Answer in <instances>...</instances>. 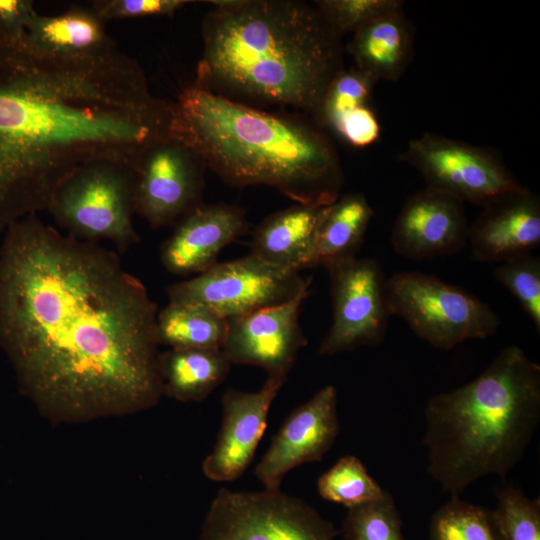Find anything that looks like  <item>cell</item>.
<instances>
[{
  "mask_svg": "<svg viewBox=\"0 0 540 540\" xmlns=\"http://www.w3.org/2000/svg\"><path fill=\"white\" fill-rule=\"evenodd\" d=\"M317 490L323 499L348 509L378 500L387 492L353 455L341 457L323 473L318 479Z\"/></svg>",
  "mask_w": 540,
  "mask_h": 540,
  "instance_id": "obj_26",
  "label": "cell"
},
{
  "mask_svg": "<svg viewBox=\"0 0 540 540\" xmlns=\"http://www.w3.org/2000/svg\"><path fill=\"white\" fill-rule=\"evenodd\" d=\"M328 207L297 204L269 215L254 230L249 254L270 265L300 272Z\"/></svg>",
  "mask_w": 540,
  "mask_h": 540,
  "instance_id": "obj_20",
  "label": "cell"
},
{
  "mask_svg": "<svg viewBox=\"0 0 540 540\" xmlns=\"http://www.w3.org/2000/svg\"><path fill=\"white\" fill-rule=\"evenodd\" d=\"M342 533L345 540H404L391 494L386 492L378 500L349 508Z\"/></svg>",
  "mask_w": 540,
  "mask_h": 540,
  "instance_id": "obj_28",
  "label": "cell"
},
{
  "mask_svg": "<svg viewBox=\"0 0 540 540\" xmlns=\"http://www.w3.org/2000/svg\"><path fill=\"white\" fill-rule=\"evenodd\" d=\"M308 296L228 319L222 350L231 365L257 366L268 376L286 379L307 344L299 312Z\"/></svg>",
  "mask_w": 540,
  "mask_h": 540,
  "instance_id": "obj_13",
  "label": "cell"
},
{
  "mask_svg": "<svg viewBox=\"0 0 540 540\" xmlns=\"http://www.w3.org/2000/svg\"><path fill=\"white\" fill-rule=\"evenodd\" d=\"M249 228L245 212L234 205H200L183 217L161 249V261L176 275L200 274L217 260L220 251Z\"/></svg>",
  "mask_w": 540,
  "mask_h": 540,
  "instance_id": "obj_18",
  "label": "cell"
},
{
  "mask_svg": "<svg viewBox=\"0 0 540 540\" xmlns=\"http://www.w3.org/2000/svg\"><path fill=\"white\" fill-rule=\"evenodd\" d=\"M226 332L227 319L197 303L169 301L158 311V342L171 348L222 349Z\"/></svg>",
  "mask_w": 540,
  "mask_h": 540,
  "instance_id": "obj_24",
  "label": "cell"
},
{
  "mask_svg": "<svg viewBox=\"0 0 540 540\" xmlns=\"http://www.w3.org/2000/svg\"><path fill=\"white\" fill-rule=\"evenodd\" d=\"M412 30L402 9L382 14L353 33L346 49L358 70L375 81H397L412 55Z\"/></svg>",
  "mask_w": 540,
  "mask_h": 540,
  "instance_id": "obj_21",
  "label": "cell"
},
{
  "mask_svg": "<svg viewBox=\"0 0 540 540\" xmlns=\"http://www.w3.org/2000/svg\"><path fill=\"white\" fill-rule=\"evenodd\" d=\"M482 208L469 226L468 243L476 261L501 263L540 245V200L526 187Z\"/></svg>",
  "mask_w": 540,
  "mask_h": 540,
  "instance_id": "obj_17",
  "label": "cell"
},
{
  "mask_svg": "<svg viewBox=\"0 0 540 540\" xmlns=\"http://www.w3.org/2000/svg\"><path fill=\"white\" fill-rule=\"evenodd\" d=\"M206 165L173 134L139 158L134 168L135 211L154 228L178 223L201 205Z\"/></svg>",
  "mask_w": 540,
  "mask_h": 540,
  "instance_id": "obj_12",
  "label": "cell"
},
{
  "mask_svg": "<svg viewBox=\"0 0 540 540\" xmlns=\"http://www.w3.org/2000/svg\"><path fill=\"white\" fill-rule=\"evenodd\" d=\"M430 540H504L493 510L451 495L432 516Z\"/></svg>",
  "mask_w": 540,
  "mask_h": 540,
  "instance_id": "obj_25",
  "label": "cell"
},
{
  "mask_svg": "<svg viewBox=\"0 0 540 540\" xmlns=\"http://www.w3.org/2000/svg\"><path fill=\"white\" fill-rule=\"evenodd\" d=\"M332 131L351 146L364 148L379 139L380 124L374 111L367 105L344 116Z\"/></svg>",
  "mask_w": 540,
  "mask_h": 540,
  "instance_id": "obj_33",
  "label": "cell"
},
{
  "mask_svg": "<svg viewBox=\"0 0 540 540\" xmlns=\"http://www.w3.org/2000/svg\"><path fill=\"white\" fill-rule=\"evenodd\" d=\"M172 124L173 104L152 95L139 63L122 51L70 60L35 49L25 31L0 27V222L48 207L85 163L134 170L147 148L172 135Z\"/></svg>",
  "mask_w": 540,
  "mask_h": 540,
  "instance_id": "obj_2",
  "label": "cell"
},
{
  "mask_svg": "<svg viewBox=\"0 0 540 540\" xmlns=\"http://www.w3.org/2000/svg\"><path fill=\"white\" fill-rule=\"evenodd\" d=\"M338 432L337 390L327 385L287 417L256 465V478L264 489L280 490L285 474L304 463L320 461Z\"/></svg>",
  "mask_w": 540,
  "mask_h": 540,
  "instance_id": "obj_14",
  "label": "cell"
},
{
  "mask_svg": "<svg viewBox=\"0 0 540 540\" xmlns=\"http://www.w3.org/2000/svg\"><path fill=\"white\" fill-rule=\"evenodd\" d=\"M231 363L222 349L171 348L159 355L163 393L180 401H201L227 377Z\"/></svg>",
  "mask_w": 540,
  "mask_h": 540,
  "instance_id": "obj_23",
  "label": "cell"
},
{
  "mask_svg": "<svg viewBox=\"0 0 540 540\" xmlns=\"http://www.w3.org/2000/svg\"><path fill=\"white\" fill-rule=\"evenodd\" d=\"M332 32L341 38L355 33L372 19L402 9L400 0H319L314 2Z\"/></svg>",
  "mask_w": 540,
  "mask_h": 540,
  "instance_id": "obj_31",
  "label": "cell"
},
{
  "mask_svg": "<svg viewBox=\"0 0 540 540\" xmlns=\"http://www.w3.org/2000/svg\"><path fill=\"white\" fill-rule=\"evenodd\" d=\"M325 268L330 277L333 316L318 355L332 356L379 344L391 317L387 278L379 262L356 257Z\"/></svg>",
  "mask_w": 540,
  "mask_h": 540,
  "instance_id": "obj_11",
  "label": "cell"
},
{
  "mask_svg": "<svg viewBox=\"0 0 540 540\" xmlns=\"http://www.w3.org/2000/svg\"><path fill=\"white\" fill-rule=\"evenodd\" d=\"M311 278L270 265L248 254L215 263L198 276L167 288L169 301L207 307L225 319L289 302L310 294Z\"/></svg>",
  "mask_w": 540,
  "mask_h": 540,
  "instance_id": "obj_9",
  "label": "cell"
},
{
  "mask_svg": "<svg viewBox=\"0 0 540 540\" xmlns=\"http://www.w3.org/2000/svg\"><path fill=\"white\" fill-rule=\"evenodd\" d=\"M399 159L419 172L427 188L463 203L483 207L523 187L492 151L432 133L412 139Z\"/></svg>",
  "mask_w": 540,
  "mask_h": 540,
  "instance_id": "obj_10",
  "label": "cell"
},
{
  "mask_svg": "<svg viewBox=\"0 0 540 540\" xmlns=\"http://www.w3.org/2000/svg\"><path fill=\"white\" fill-rule=\"evenodd\" d=\"M338 531L304 500L281 490L219 489L199 540H335Z\"/></svg>",
  "mask_w": 540,
  "mask_h": 540,
  "instance_id": "obj_8",
  "label": "cell"
},
{
  "mask_svg": "<svg viewBox=\"0 0 540 540\" xmlns=\"http://www.w3.org/2000/svg\"><path fill=\"white\" fill-rule=\"evenodd\" d=\"M493 510L504 540H540V499H530L513 486L496 493Z\"/></svg>",
  "mask_w": 540,
  "mask_h": 540,
  "instance_id": "obj_30",
  "label": "cell"
},
{
  "mask_svg": "<svg viewBox=\"0 0 540 540\" xmlns=\"http://www.w3.org/2000/svg\"><path fill=\"white\" fill-rule=\"evenodd\" d=\"M376 83L357 68L341 69L327 87L315 122L332 130L344 116L369 105Z\"/></svg>",
  "mask_w": 540,
  "mask_h": 540,
  "instance_id": "obj_27",
  "label": "cell"
},
{
  "mask_svg": "<svg viewBox=\"0 0 540 540\" xmlns=\"http://www.w3.org/2000/svg\"><path fill=\"white\" fill-rule=\"evenodd\" d=\"M187 0H97L92 9L104 20L172 15Z\"/></svg>",
  "mask_w": 540,
  "mask_h": 540,
  "instance_id": "obj_32",
  "label": "cell"
},
{
  "mask_svg": "<svg viewBox=\"0 0 540 540\" xmlns=\"http://www.w3.org/2000/svg\"><path fill=\"white\" fill-rule=\"evenodd\" d=\"M373 216L363 194L340 195L328 207L303 270L356 258Z\"/></svg>",
  "mask_w": 540,
  "mask_h": 540,
  "instance_id": "obj_22",
  "label": "cell"
},
{
  "mask_svg": "<svg viewBox=\"0 0 540 540\" xmlns=\"http://www.w3.org/2000/svg\"><path fill=\"white\" fill-rule=\"evenodd\" d=\"M493 277L518 300L540 332V259L530 253L516 256L499 263Z\"/></svg>",
  "mask_w": 540,
  "mask_h": 540,
  "instance_id": "obj_29",
  "label": "cell"
},
{
  "mask_svg": "<svg viewBox=\"0 0 540 540\" xmlns=\"http://www.w3.org/2000/svg\"><path fill=\"white\" fill-rule=\"evenodd\" d=\"M25 36L43 53L76 61L104 59L120 51L106 31V21L91 6H73L55 16L36 12Z\"/></svg>",
  "mask_w": 540,
  "mask_h": 540,
  "instance_id": "obj_19",
  "label": "cell"
},
{
  "mask_svg": "<svg viewBox=\"0 0 540 540\" xmlns=\"http://www.w3.org/2000/svg\"><path fill=\"white\" fill-rule=\"evenodd\" d=\"M391 316L402 318L431 346L450 350L496 333L501 320L484 301L434 275L403 271L387 278Z\"/></svg>",
  "mask_w": 540,
  "mask_h": 540,
  "instance_id": "obj_7",
  "label": "cell"
},
{
  "mask_svg": "<svg viewBox=\"0 0 540 540\" xmlns=\"http://www.w3.org/2000/svg\"><path fill=\"white\" fill-rule=\"evenodd\" d=\"M35 13L31 0H0V27L11 33H22Z\"/></svg>",
  "mask_w": 540,
  "mask_h": 540,
  "instance_id": "obj_34",
  "label": "cell"
},
{
  "mask_svg": "<svg viewBox=\"0 0 540 540\" xmlns=\"http://www.w3.org/2000/svg\"><path fill=\"white\" fill-rule=\"evenodd\" d=\"M202 22L195 84L266 110L291 109L315 121L343 69L342 47L315 5L296 0L211 1Z\"/></svg>",
  "mask_w": 540,
  "mask_h": 540,
  "instance_id": "obj_3",
  "label": "cell"
},
{
  "mask_svg": "<svg viewBox=\"0 0 540 540\" xmlns=\"http://www.w3.org/2000/svg\"><path fill=\"white\" fill-rule=\"evenodd\" d=\"M468 236L463 202L426 187L403 204L391 244L398 255L419 261L459 252L468 244Z\"/></svg>",
  "mask_w": 540,
  "mask_h": 540,
  "instance_id": "obj_16",
  "label": "cell"
},
{
  "mask_svg": "<svg viewBox=\"0 0 540 540\" xmlns=\"http://www.w3.org/2000/svg\"><path fill=\"white\" fill-rule=\"evenodd\" d=\"M158 308L118 256L44 223L11 224L0 247V348L45 414L139 412L161 394Z\"/></svg>",
  "mask_w": 540,
  "mask_h": 540,
  "instance_id": "obj_1",
  "label": "cell"
},
{
  "mask_svg": "<svg viewBox=\"0 0 540 540\" xmlns=\"http://www.w3.org/2000/svg\"><path fill=\"white\" fill-rule=\"evenodd\" d=\"M285 378L268 376L256 392L229 388L221 397L222 423L204 475L216 482L238 479L251 464L267 425L268 412Z\"/></svg>",
  "mask_w": 540,
  "mask_h": 540,
  "instance_id": "obj_15",
  "label": "cell"
},
{
  "mask_svg": "<svg viewBox=\"0 0 540 540\" xmlns=\"http://www.w3.org/2000/svg\"><path fill=\"white\" fill-rule=\"evenodd\" d=\"M425 420L427 471L444 491L459 495L483 476H505L539 424L540 366L507 346L477 378L431 397Z\"/></svg>",
  "mask_w": 540,
  "mask_h": 540,
  "instance_id": "obj_5",
  "label": "cell"
},
{
  "mask_svg": "<svg viewBox=\"0 0 540 540\" xmlns=\"http://www.w3.org/2000/svg\"><path fill=\"white\" fill-rule=\"evenodd\" d=\"M172 132L231 186L266 185L317 206L341 195L337 149L305 115L255 108L193 83L173 102Z\"/></svg>",
  "mask_w": 540,
  "mask_h": 540,
  "instance_id": "obj_4",
  "label": "cell"
},
{
  "mask_svg": "<svg viewBox=\"0 0 540 540\" xmlns=\"http://www.w3.org/2000/svg\"><path fill=\"white\" fill-rule=\"evenodd\" d=\"M47 210L76 239L108 240L120 251L140 241L133 225L134 170L125 164L96 160L77 167L57 187Z\"/></svg>",
  "mask_w": 540,
  "mask_h": 540,
  "instance_id": "obj_6",
  "label": "cell"
}]
</instances>
